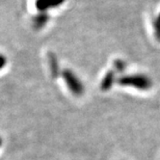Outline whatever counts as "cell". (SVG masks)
<instances>
[{
	"label": "cell",
	"mask_w": 160,
	"mask_h": 160,
	"mask_svg": "<svg viewBox=\"0 0 160 160\" xmlns=\"http://www.w3.org/2000/svg\"><path fill=\"white\" fill-rule=\"evenodd\" d=\"M117 83L121 86L133 87L141 91H148L152 87V79L144 74L122 75L117 79Z\"/></svg>",
	"instance_id": "obj_1"
},
{
	"label": "cell",
	"mask_w": 160,
	"mask_h": 160,
	"mask_svg": "<svg viewBox=\"0 0 160 160\" xmlns=\"http://www.w3.org/2000/svg\"><path fill=\"white\" fill-rule=\"evenodd\" d=\"M63 76L67 82L68 88L75 96H82L84 94V85L80 81V79L70 70H65L63 72Z\"/></svg>",
	"instance_id": "obj_2"
},
{
	"label": "cell",
	"mask_w": 160,
	"mask_h": 160,
	"mask_svg": "<svg viewBox=\"0 0 160 160\" xmlns=\"http://www.w3.org/2000/svg\"><path fill=\"white\" fill-rule=\"evenodd\" d=\"M65 0H36V8L40 12H45L48 9L56 8L62 5Z\"/></svg>",
	"instance_id": "obj_3"
},
{
	"label": "cell",
	"mask_w": 160,
	"mask_h": 160,
	"mask_svg": "<svg viewBox=\"0 0 160 160\" xmlns=\"http://www.w3.org/2000/svg\"><path fill=\"white\" fill-rule=\"evenodd\" d=\"M117 81L116 79V72L115 71H109L105 76L102 79V81L100 83V89L101 91H104V92H107L110 89H112L114 83Z\"/></svg>",
	"instance_id": "obj_4"
},
{
	"label": "cell",
	"mask_w": 160,
	"mask_h": 160,
	"mask_svg": "<svg viewBox=\"0 0 160 160\" xmlns=\"http://www.w3.org/2000/svg\"><path fill=\"white\" fill-rule=\"evenodd\" d=\"M48 19H49V17L47 13L40 12V14H38L37 16L33 18V25L36 29H41L47 24Z\"/></svg>",
	"instance_id": "obj_5"
},
{
	"label": "cell",
	"mask_w": 160,
	"mask_h": 160,
	"mask_svg": "<svg viewBox=\"0 0 160 160\" xmlns=\"http://www.w3.org/2000/svg\"><path fill=\"white\" fill-rule=\"evenodd\" d=\"M114 67H115V71L117 72H122L124 70H125V63L122 61V60H116L114 62Z\"/></svg>",
	"instance_id": "obj_6"
},
{
	"label": "cell",
	"mask_w": 160,
	"mask_h": 160,
	"mask_svg": "<svg viewBox=\"0 0 160 160\" xmlns=\"http://www.w3.org/2000/svg\"><path fill=\"white\" fill-rule=\"evenodd\" d=\"M154 29H155L156 39L160 42V15L158 16L157 19L154 22Z\"/></svg>",
	"instance_id": "obj_7"
},
{
	"label": "cell",
	"mask_w": 160,
	"mask_h": 160,
	"mask_svg": "<svg viewBox=\"0 0 160 160\" xmlns=\"http://www.w3.org/2000/svg\"><path fill=\"white\" fill-rule=\"evenodd\" d=\"M6 63H7L6 57L2 54H0V70H2V68L6 66Z\"/></svg>",
	"instance_id": "obj_8"
}]
</instances>
